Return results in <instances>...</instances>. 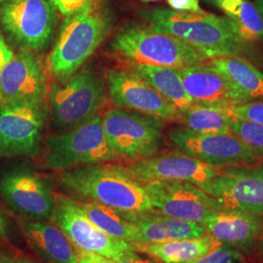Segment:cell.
Here are the masks:
<instances>
[{
    "instance_id": "6da1fadb",
    "label": "cell",
    "mask_w": 263,
    "mask_h": 263,
    "mask_svg": "<svg viewBox=\"0 0 263 263\" xmlns=\"http://www.w3.org/2000/svg\"><path fill=\"white\" fill-rule=\"evenodd\" d=\"M60 181L68 192L125 215L154 213L143 184L121 166L95 164L66 170L61 174Z\"/></svg>"
},
{
    "instance_id": "7a4b0ae2",
    "label": "cell",
    "mask_w": 263,
    "mask_h": 263,
    "mask_svg": "<svg viewBox=\"0 0 263 263\" xmlns=\"http://www.w3.org/2000/svg\"><path fill=\"white\" fill-rule=\"evenodd\" d=\"M146 20L149 28L183 40L209 59L238 57L244 51V40L226 17L156 8L146 14Z\"/></svg>"
},
{
    "instance_id": "3957f363",
    "label": "cell",
    "mask_w": 263,
    "mask_h": 263,
    "mask_svg": "<svg viewBox=\"0 0 263 263\" xmlns=\"http://www.w3.org/2000/svg\"><path fill=\"white\" fill-rule=\"evenodd\" d=\"M109 29V22L98 2L78 14L66 17L48 59L53 76L68 80L94 54Z\"/></svg>"
},
{
    "instance_id": "277c9868",
    "label": "cell",
    "mask_w": 263,
    "mask_h": 263,
    "mask_svg": "<svg viewBox=\"0 0 263 263\" xmlns=\"http://www.w3.org/2000/svg\"><path fill=\"white\" fill-rule=\"evenodd\" d=\"M110 45L131 63L176 69L202 65L209 59L179 38L140 25L121 29Z\"/></svg>"
},
{
    "instance_id": "5b68a950",
    "label": "cell",
    "mask_w": 263,
    "mask_h": 263,
    "mask_svg": "<svg viewBox=\"0 0 263 263\" xmlns=\"http://www.w3.org/2000/svg\"><path fill=\"white\" fill-rule=\"evenodd\" d=\"M45 151L46 166L58 171L118 159L106 140L101 114L71 130L49 136Z\"/></svg>"
},
{
    "instance_id": "8992f818",
    "label": "cell",
    "mask_w": 263,
    "mask_h": 263,
    "mask_svg": "<svg viewBox=\"0 0 263 263\" xmlns=\"http://www.w3.org/2000/svg\"><path fill=\"white\" fill-rule=\"evenodd\" d=\"M106 100L104 79L93 68L84 67L65 84L55 85L50 92V113L60 132L68 131L91 120Z\"/></svg>"
},
{
    "instance_id": "52a82bcc",
    "label": "cell",
    "mask_w": 263,
    "mask_h": 263,
    "mask_svg": "<svg viewBox=\"0 0 263 263\" xmlns=\"http://www.w3.org/2000/svg\"><path fill=\"white\" fill-rule=\"evenodd\" d=\"M103 127L118 158L134 162L154 156L163 141L162 120L134 110L108 109L103 116Z\"/></svg>"
},
{
    "instance_id": "ba28073f",
    "label": "cell",
    "mask_w": 263,
    "mask_h": 263,
    "mask_svg": "<svg viewBox=\"0 0 263 263\" xmlns=\"http://www.w3.org/2000/svg\"><path fill=\"white\" fill-rule=\"evenodd\" d=\"M57 11L52 0H5L0 5V25L20 47L43 51L54 36Z\"/></svg>"
},
{
    "instance_id": "9c48e42d",
    "label": "cell",
    "mask_w": 263,
    "mask_h": 263,
    "mask_svg": "<svg viewBox=\"0 0 263 263\" xmlns=\"http://www.w3.org/2000/svg\"><path fill=\"white\" fill-rule=\"evenodd\" d=\"M55 200L52 222L77 249L103 255L113 261L128 251H139L138 245L115 239L100 230L73 199L55 194Z\"/></svg>"
},
{
    "instance_id": "30bf717a",
    "label": "cell",
    "mask_w": 263,
    "mask_h": 263,
    "mask_svg": "<svg viewBox=\"0 0 263 263\" xmlns=\"http://www.w3.org/2000/svg\"><path fill=\"white\" fill-rule=\"evenodd\" d=\"M171 141L180 152L214 168L253 164L257 153L233 134H200L187 128L169 133Z\"/></svg>"
},
{
    "instance_id": "8fae6325",
    "label": "cell",
    "mask_w": 263,
    "mask_h": 263,
    "mask_svg": "<svg viewBox=\"0 0 263 263\" xmlns=\"http://www.w3.org/2000/svg\"><path fill=\"white\" fill-rule=\"evenodd\" d=\"M47 113L45 104L0 106V158L36 155Z\"/></svg>"
},
{
    "instance_id": "7c38bea8",
    "label": "cell",
    "mask_w": 263,
    "mask_h": 263,
    "mask_svg": "<svg viewBox=\"0 0 263 263\" xmlns=\"http://www.w3.org/2000/svg\"><path fill=\"white\" fill-rule=\"evenodd\" d=\"M208 195L218 211L263 214V167H233L218 172Z\"/></svg>"
},
{
    "instance_id": "4fadbf2b",
    "label": "cell",
    "mask_w": 263,
    "mask_h": 263,
    "mask_svg": "<svg viewBox=\"0 0 263 263\" xmlns=\"http://www.w3.org/2000/svg\"><path fill=\"white\" fill-rule=\"evenodd\" d=\"M0 194L8 207L27 218L52 221L55 194L45 179L31 170L16 168L0 177Z\"/></svg>"
},
{
    "instance_id": "5bb4252c",
    "label": "cell",
    "mask_w": 263,
    "mask_h": 263,
    "mask_svg": "<svg viewBox=\"0 0 263 263\" xmlns=\"http://www.w3.org/2000/svg\"><path fill=\"white\" fill-rule=\"evenodd\" d=\"M121 167L142 184L153 180H178L191 183L206 193L218 173L216 168L180 151L135 161Z\"/></svg>"
},
{
    "instance_id": "9a60e30c",
    "label": "cell",
    "mask_w": 263,
    "mask_h": 263,
    "mask_svg": "<svg viewBox=\"0 0 263 263\" xmlns=\"http://www.w3.org/2000/svg\"><path fill=\"white\" fill-rule=\"evenodd\" d=\"M47 81L34 55L22 48L0 71V106L44 104Z\"/></svg>"
},
{
    "instance_id": "2e32d148",
    "label": "cell",
    "mask_w": 263,
    "mask_h": 263,
    "mask_svg": "<svg viewBox=\"0 0 263 263\" xmlns=\"http://www.w3.org/2000/svg\"><path fill=\"white\" fill-rule=\"evenodd\" d=\"M154 211L163 216L201 223L213 211L212 199L201 188L178 180L143 183Z\"/></svg>"
},
{
    "instance_id": "e0dca14e",
    "label": "cell",
    "mask_w": 263,
    "mask_h": 263,
    "mask_svg": "<svg viewBox=\"0 0 263 263\" xmlns=\"http://www.w3.org/2000/svg\"><path fill=\"white\" fill-rule=\"evenodd\" d=\"M106 81L111 103L116 107L161 120H179L178 109L133 71L110 69L106 73Z\"/></svg>"
},
{
    "instance_id": "ac0fdd59",
    "label": "cell",
    "mask_w": 263,
    "mask_h": 263,
    "mask_svg": "<svg viewBox=\"0 0 263 263\" xmlns=\"http://www.w3.org/2000/svg\"><path fill=\"white\" fill-rule=\"evenodd\" d=\"M183 87L193 104L229 108L247 101L226 76L206 63L178 69Z\"/></svg>"
},
{
    "instance_id": "d6986e66",
    "label": "cell",
    "mask_w": 263,
    "mask_h": 263,
    "mask_svg": "<svg viewBox=\"0 0 263 263\" xmlns=\"http://www.w3.org/2000/svg\"><path fill=\"white\" fill-rule=\"evenodd\" d=\"M29 247L48 263H78L73 244L58 227L27 217L18 220Z\"/></svg>"
},
{
    "instance_id": "ffe728a7",
    "label": "cell",
    "mask_w": 263,
    "mask_h": 263,
    "mask_svg": "<svg viewBox=\"0 0 263 263\" xmlns=\"http://www.w3.org/2000/svg\"><path fill=\"white\" fill-rule=\"evenodd\" d=\"M138 229V245L164 243L182 239L199 238L205 235L206 228L201 223L181 220L154 213L131 216L127 215Z\"/></svg>"
},
{
    "instance_id": "44dd1931",
    "label": "cell",
    "mask_w": 263,
    "mask_h": 263,
    "mask_svg": "<svg viewBox=\"0 0 263 263\" xmlns=\"http://www.w3.org/2000/svg\"><path fill=\"white\" fill-rule=\"evenodd\" d=\"M202 226L217 242L230 246H244L254 241L261 229L259 217L236 211L214 210Z\"/></svg>"
},
{
    "instance_id": "7402d4cb",
    "label": "cell",
    "mask_w": 263,
    "mask_h": 263,
    "mask_svg": "<svg viewBox=\"0 0 263 263\" xmlns=\"http://www.w3.org/2000/svg\"><path fill=\"white\" fill-rule=\"evenodd\" d=\"M132 71L151 86L179 113L185 112L194 105L188 96L178 69L167 66L131 63Z\"/></svg>"
},
{
    "instance_id": "603a6c76",
    "label": "cell",
    "mask_w": 263,
    "mask_h": 263,
    "mask_svg": "<svg viewBox=\"0 0 263 263\" xmlns=\"http://www.w3.org/2000/svg\"><path fill=\"white\" fill-rule=\"evenodd\" d=\"M208 65L226 76L247 102L263 100V73L249 62L239 57H214Z\"/></svg>"
},
{
    "instance_id": "cb8c5ba5",
    "label": "cell",
    "mask_w": 263,
    "mask_h": 263,
    "mask_svg": "<svg viewBox=\"0 0 263 263\" xmlns=\"http://www.w3.org/2000/svg\"><path fill=\"white\" fill-rule=\"evenodd\" d=\"M214 237L182 239L164 243L138 245L139 251L157 258L164 263H189L210 253L219 246Z\"/></svg>"
},
{
    "instance_id": "d4e9b609",
    "label": "cell",
    "mask_w": 263,
    "mask_h": 263,
    "mask_svg": "<svg viewBox=\"0 0 263 263\" xmlns=\"http://www.w3.org/2000/svg\"><path fill=\"white\" fill-rule=\"evenodd\" d=\"M86 216L105 234L115 239L138 245V229L127 215L104 205L88 202L79 203Z\"/></svg>"
},
{
    "instance_id": "484cf974",
    "label": "cell",
    "mask_w": 263,
    "mask_h": 263,
    "mask_svg": "<svg viewBox=\"0 0 263 263\" xmlns=\"http://www.w3.org/2000/svg\"><path fill=\"white\" fill-rule=\"evenodd\" d=\"M218 6L232 23L238 35L247 41L263 40V20L249 0H221Z\"/></svg>"
},
{
    "instance_id": "4316f807",
    "label": "cell",
    "mask_w": 263,
    "mask_h": 263,
    "mask_svg": "<svg viewBox=\"0 0 263 263\" xmlns=\"http://www.w3.org/2000/svg\"><path fill=\"white\" fill-rule=\"evenodd\" d=\"M179 120L184 128L200 134H231L232 117L226 108L194 104L187 111L179 113Z\"/></svg>"
},
{
    "instance_id": "83f0119b",
    "label": "cell",
    "mask_w": 263,
    "mask_h": 263,
    "mask_svg": "<svg viewBox=\"0 0 263 263\" xmlns=\"http://www.w3.org/2000/svg\"><path fill=\"white\" fill-rule=\"evenodd\" d=\"M231 134L250 145L257 154L263 155V126L254 123L231 120Z\"/></svg>"
},
{
    "instance_id": "f1b7e54d",
    "label": "cell",
    "mask_w": 263,
    "mask_h": 263,
    "mask_svg": "<svg viewBox=\"0 0 263 263\" xmlns=\"http://www.w3.org/2000/svg\"><path fill=\"white\" fill-rule=\"evenodd\" d=\"M226 110L233 119L263 126V100L247 102L245 104L226 108Z\"/></svg>"
},
{
    "instance_id": "f546056e",
    "label": "cell",
    "mask_w": 263,
    "mask_h": 263,
    "mask_svg": "<svg viewBox=\"0 0 263 263\" xmlns=\"http://www.w3.org/2000/svg\"><path fill=\"white\" fill-rule=\"evenodd\" d=\"M189 263H241V257L234 250L218 246L210 253Z\"/></svg>"
},
{
    "instance_id": "4dcf8cb0",
    "label": "cell",
    "mask_w": 263,
    "mask_h": 263,
    "mask_svg": "<svg viewBox=\"0 0 263 263\" xmlns=\"http://www.w3.org/2000/svg\"><path fill=\"white\" fill-rule=\"evenodd\" d=\"M52 2L60 13L66 18L90 8L98 0H52Z\"/></svg>"
},
{
    "instance_id": "1f68e13d",
    "label": "cell",
    "mask_w": 263,
    "mask_h": 263,
    "mask_svg": "<svg viewBox=\"0 0 263 263\" xmlns=\"http://www.w3.org/2000/svg\"><path fill=\"white\" fill-rule=\"evenodd\" d=\"M167 1L170 7L176 11L194 12V13L204 12L200 7L199 0H167Z\"/></svg>"
},
{
    "instance_id": "d6a6232c",
    "label": "cell",
    "mask_w": 263,
    "mask_h": 263,
    "mask_svg": "<svg viewBox=\"0 0 263 263\" xmlns=\"http://www.w3.org/2000/svg\"><path fill=\"white\" fill-rule=\"evenodd\" d=\"M76 249V254L78 255V263H115L111 259L104 257L103 255L87 252L84 250Z\"/></svg>"
},
{
    "instance_id": "836d02e7",
    "label": "cell",
    "mask_w": 263,
    "mask_h": 263,
    "mask_svg": "<svg viewBox=\"0 0 263 263\" xmlns=\"http://www.w3.org/2000/svg\"><path fill=\"white\" fill-rule=\"evenodd\" d=\"M115 263H154L151 259L137 254V251H128L114 260Z\"/></svg>"
},
{
    "instance_id": "e575fe53",
    "label": "cell",
    "mask_w": 263,
    "mask_h": 263,
    "mask_svg": "<svg viewBox=\"0 0 263 263\" xmlns=\"http://www.w3.org/2000/svg\"><path fill=\"white\" fill-rule=\"evenodd\" d=\"M13 55V51L10 49L3 36L0 34V71L12 59Z\"/></svg>"
},
{
    "instance_id": "d590c367",
    "label": "cell",
    "mask_w": 263,
    "mask_h": 263,
    "mask_svg": "<svg viewBox=\"0 0 263 263\" xmlns=\"http://www.w3.org/2000/svg\"><path fill=\"white\" fill-rule=\"evenodd\" d=\"M0 263H39L21 255H10V254H0Z\"/></svg>"
},
{
    "instance_id": "8d00e7d4",
    "label": "cell",
    "mask_w": 263,
    "mask_h": 263,
    "mask_svg": "<svg viewBox=\"0 0 263 263\" xmlns=\"http://www.w3.org/2000/svg\"><path fill=\"white\" fill-rule=\"evenodd\" d=\"M8 238V223L2 212L0 211V239Z\"/></svg>"
},
{
    "instance_id": "74e56055",
    "label": "cell",
    "mask_w": 263,
    "mask_h": 263,
    "mask_svg": "<svg viewBox=\"0 0 263 263\" xmlns=\"http://www.w3.org/2000/svg\"><path fill=\"white\" fill-rule=\"evenodd\" d=\"M254 6L256 7L263 20V0H254Z\"/></svg>"
},
{
    "instance_id": "f35d334b",
    "label": "cell",
    "mask_w": 263,
    "mask_h": 263,
    "mask_svg": "<svg viewBox=\"0 0 263 263\" xmlns=\"http://www.w3.org/2000/svg\"><path fill=\"white\" fill-rule=\"evenodd\" d=\"M210 1H212V2L216 3V5H218V4H219V2H220L221 0H210Z\"/></svg>"
},
{
    "instance_id": "ab89813d",
    "label": "cell",
    "mask_w": 263,
    "mask_h": 263,
    "mask_svg": "<svg viewBox=\"0 0 263 263\" xmlns=\"http://www.w3.org/2000/svg\"><path fill=\"white\" fill-rule=\"evenodd\" d=\"M142 1H157V0H142Z\"/></svg>"
},
{
    "instance_id": "60d3db41",
    "label": "cell",
    "mask_w": 263,
    "mask_h": 263,
    "mask_svg": "<svg viewBox=\"0 0 263 263\" xmlns=\"http://www.w3.org/2000/svg\"><path fill=\"white\" fill-rule=\"evenodd\" d=\"M262 251H263V242H262Z\"/></svg>"
},
{
    "instance_id": "b9f144b4",
    "label": "cell",
    "mask_w": 263,
    "mask_h": 263,
    "mask_svg": "<svg viewBox=\"0 0 263 263\" xmlns=\"http://www.w3.org/2000/svg\"><path fill=\"white\" fill-rule=\"evenodd\" d=\"M1 1H3V0H0V2H1Z\"/></svg>"
}]
</instances>
